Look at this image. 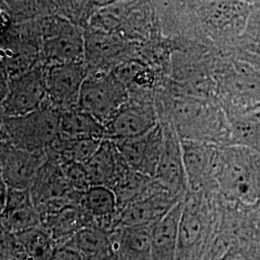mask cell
<instances>
[{
	"label": "cell",
	"mask_w": 260,
	"mask_h": 260,
	"mask_svg": "<svg viewBox=\"0 0 260 260\" xmlns=\"http://www.w3.org/2000/svg\"><path fill=\"white\" fill-rule=\"evenodd\" d=\"M154 103L159 122L169 124L179 139L230 145V122L218 100L186 96L161 85Z\"/></svg>",
	"instance_id": "cell-1"
},
{
	"label": "cell",
	"mask_w": 260,
	"mask_h": 260,
	"mask_svg": "<svg viewBox=\"0 0 260 260\" xmlns=\"http://www.w3.org/2000/svg\"><path fill=\"white\" fill-rule=\"evenodd\" d=\"M217 100L228 118L260 112V70L247 61H217Z\"/></svg>",
	"instance_id": "cell-2"
},
{
	"label": "cell",
	"mask_w": 260,
	"mask_h": 260,
	"mask_svg": "<svg viewBox=\"0 0 260 260\" xmlns=\"http://www.w3.org/2000/svg\"><path fill=\"white\" fill-rule=\"evenodd\" d=\"M221 190L229 198L252 205L260 200V153L228 145L220 147L215 173Z\"/></svg>",
	"instance_id": "cell-3"
},
{
	"label": "cell",
	"mask_w": 260,
	"mask_h": 260,
	"mask_svg": "<svg viewBox=\"0 0 260 260\" xmlns=\"http://www.w3.org/2000/svg\"><path fill=\"white\" fill-rule=\"evenodd\" d=\"M61 112L46 102L37 110L4 118L0 142L32 152H46L60 135Z\"/></svg>",
	"instance_id": "cell-4"
},
{
	"label": "cell",
	"mask_w": 260,
	"mask_h": 260,
	"mask_svg": "<svg viewBox=\"0 0 260 260\" xmlns=\"http://www.w3.org/2000/svg\"><path fill=\"white\" fill-rule=\"evenodd\" d=\"M199 32L221 45L241 37L251 15L249 2H191Z\"/></svg>",
	"instance_id": "cell-5"
},
{
	"label": "cell",
	"mask_w": 260,
	"mask_h": 260,
	"mask_svg": "<svg viewBox=\"0 0 260 260\" xmlns=\"http://www.w3.org/2000/svg\"><path fill=\"white\" fill-rule=\"evenodd\" d=\"M43 67L84 61V30L59 17L39 19Z\"/></svg>",
	"instance_id": "cell-6"
},
{
	"label": "cell",
	"mask_w": 260,
	"mask_h": 260,
	"mask_svg": "<svg viewBox=\"0 0 260 260\" xmlns=\"http://www.w3.org/2000/svg\"><path fill=\"white\" fill-rule=\"evenodd\" d=\"M127 100L126 88L112 72H91L81 87L77 108L104 125Z\"/></svg>",
	"instance_id": "cell-7"
},
{
	"label": "cell",
	"mask_w": 260,
	"mask_h": 260,
	"mask_svg": "<svg viewBox=\"0 0 260 260\" xmlns=\"http://www.w3.org/2000/svg\"><path fill=\"white\" fill-rule=\"evenodd\" d=\"M139 45L119 35L88 27L84 29V63L89 73L113 72L138 58Z\"/></svg>",
	"instance_id": "cell-8"
},
{
	"label": "cell",
	"mask_w": 260,
	"mask_h": 260,
	"mask_svg": "<svg viewBox=\"0 0 260 260\" xmlns=\"http://www.w3.org/2000/svg\"><path fill=\"white\" fill-rule=\"evenodd\" d=\"M184 198L169 192L152 178L147 189L138 199L118 211L116 217V230L121 228L151 225L164 217Z\"/></svg>",
	"instance_id": "cell-9"
},
{
	"label": "cell",
	"mask_w": 260,
	"mask_h": 260,
	"mask_svg": "<svg viewBox=\"0 0 260 260\" xmlns=\"http://www.w3.org/2000/svg\"><path fill=\"white\" fill-rule=\"evenodd\" d=\"M47 102L46 68L39 66L10 79L8 93L1 104L4 118H13L35 111Z\"/></svg>",
	"instance_id": "cell-10"
},
{
	"label": "cell",
	"mask_w": 260,
	"mask_h": 260,
	"mask_svg": "<svg viewBox=\"0 0 260 260\" xmlns=\"http://www.w3.org/2000/svg\"><path fill=\"white\" fill-rule=\"evenodd\" d=\"M159 123L154 100L129 99L104 124L106 138L111 141L135 138L148 133Z\"/></svg>",
	"instance_id": "cell-11"
},
{
	"label": "cell",
	"mask_w": 260,
	"mask_h": 260,
	"mask_svg": "<svg viewBox=\"0 0 260 260\" xmlns=\"http://www.w3.org/2000/svg\"><path fill=\"white\" fill-rule=\"evenodd\" d=\"M45 68L47 103L61 113L77 108L81 87L89 74L84 61Z\"/></svg>",
	"instance_id": "cell-12"
},
{
	"label": "cell",
	"mask_w": 260,
	"mask_h": 260,
	"mask_svg": "<svg viewBox=\"0 0 260 260\" xmlns=\"http://www.w3.org/2000/svg\"><path fill=\"white\" fill-rule=\"evenodd\" d=\"M46 152H32L0 142V169L8 189L30 190L47 161Z\"/></svg>",
	"instance_id": "cell-13"
},
{
	"label": "cell",
	"mask_w": 260,
	"mask_h": 260,
	"mask_svg": "<svg viewBox=\"0 0 260 260\" xmlns=\"http://www.w3.org/2000/svg\"><path fill=\"white\" fill-rule=\"evenodd\" d=\"M160 123L163 128V149L153 179L174 195L184 198L188 185L180 139L169 124Z\"/></svg>",
	"instance_id": "cell-14"
},
{
	"label": "cell",
	"mask_w": 260,
	"mask_h": 260,
	"mask_svg": "<svg viewBox=\"0 0 260 260\" xmlns=\"http://www.w3.org/2000/svg\"><path fill=\"white\" fill-rule=\"evenodd\" d=\"M114 143L131 170L153 178L163 149V128L160 122L144 135Z\"/></svg>",
	"instance_id": "cell-15"
},
{
	"label": "cell",
	"mask_w": 260,
	"mask_h": 260,
	"mask_svg": "<svg viewBox=\"0 0 260 260\" xmlns=\"http://www.w3.org/2000/svg\"><path fill=\"white\" fill-rule=\"evenodd\" d=\"M188 189L198 191L213 177L220 146L211 143L180 140Z\"/></svg>",
	"instance_id": "cell-16"
},
{
	"label": "cell",
	"mask_w": 260,
	"mask_h": 260,
	"mask_svg": "<svg viewBox=\"0 0 260 260\" xmlns=\"http://www.w3.org/2000/svg\"><path fill=\"white\" fill-rule=\"evenodd\" d=\"M92 186L112 189L119 177L128 169L117 145L111 140H103L96 152L85 165Z\"/></svg>",
	"instance_id": "cell-17"
},
{
	"label": "cell",
	"mask_w": 260,
	"mask_h": 260,
	"mask_svg": "<svg viewBox=\"0 0 260 260\" xmlns=\"http://www.w3.org/2000/svg\"><path fill=\"white\" fill-rule=\"evenodd\" d=\"M0 223L14 235L41 225V218L30 190L8 189L6 204L0 214Z\"/></svg>",
	"instance_id": "cell-18"
},
{
	"label": "cell",
	"mask_w": 260,
	"mask_h": 260,
	"mask_svg": "<svg viewBox=\"0 0 260 260\" xmlns=\"http://www.w3.org/2000/svg\"><path fill=\"white\" fill-rule=\"evenodd\" d=\"M184 199L175 205L151 228L150 260H175L177 250L178 226Z\"/></svg>",
	"instance_id": "cell-19"
},
{
	"label": "cell",
	"mask_w": 260,
	"mask_h": 260,
	"mask_svg": "<svg viewBox=\"0 0 260 260\" xmlns=\"http://www.w3.org/2000/svg\"><path fill=\"white\" fill-rule=\"evenodd\" d=\"M151 225L117 229L111 233L116 257L122 260H150Z\"/></svg>",
	"instance_id": "cell-20"
},
{
	"label": "cell",
	"mask_w": 260,
	"mask_h": 260,
	"mask_svg": "<svg viewBox=\"0 0 260 260\" xmlns=\"http://www.w3.org/2000/svg\"><path fill=\"white\" fill-rule=\"evenodd\" d=\"M62 245L74 250L82 260H111L116 256L111 233L93 226L84 228Z\"/></svg>",
	"instance_id": "cell-21"
},
{
	"label": "cell",
	"mask_w": 260,
	"mask_h": 260,
	"mask_svg": "<svg viewBox=\"0 0 260 260\" xmlns=\"http://www.w3.org/2000/svg\"><path fill=\"white\" fill-rule=\"evenodd\" d=\"M41 225L50 234L57 246L62 245L84 228L90 221L79 205L68 206L41 219Z\"/></svg>",
	"instance_id": "cell-22"
},
{
	"label": "cell",
	"mask_w": 260,
	"mask_h": 260,
	"mask_svg": "<svg viewBox=\"0 0 260 260\" xmlns=\"http://www.w3.org/2000/svg\"><path fill=\"white\" fill-rule=\"evenodd\" d=\"M59 131L61 136L67 138L94 140L106 138L105 127L103 123L78 108L61 113Z\"/></svg>",
	"instance_id": "cell-23"
},
{
	"label": "cell",
	"mask_w": 260,
	"mask_h": 260,
	"mask_svg": "<svg viewBox=\"0 0 260 260\" xmlns=\"http://www.w3.org/2000/svg\"><path fill=\"white\" fill-rule=\"evenodd\" d=\"M25 260H50L57 244L42 226L16 235Z\"/></svg>",
	"instance_id": "cell-24"
},
{
	"label": "cell",
	"mask_w": 260,
	"mask_h": 260,
	"mask_svg": "<svg viewBox=\"0 0 260 260\" xmlns=\"http://www.w3.org/2000/svg\"><path fill=\"white\" fill-rule=\"evenodd\" d=\"M152 177L141 175L128 168L113 186L111 190L118 204V211L138 199L147 189Z\"/></svg>",
	"instance_id": "cell-25"
},
{
	"label": "cell",
	"mask_w": 260,
	"mask_h": 260,
	"mask_svg": "<svg viewBox=\"0 0 260 260\" xmlns=\"http://www.w3.org/2000/svg\"><path fill=\"white\" fill-rule=\"evenodd\" d=\"M13 25L55 15V1H5Z\"/></svg>",
	"instance_id": "cell-26"
},
{
	"label": "cell",
	"mask_w": 260,
	"mask_h": 260,
	"mask_svg": "<svg viewBox=\"0 0 260 260\" xmlns=\"http://www.w3.org/2000/svg\"><path fill=\"white\" fill-rule=\"evenodd\" d=\"M106 1H55L56 16L78 27H88L93 14Z\"/></svg>",
	"instance_id": "cell-27"
},
{
	"label": "cell",
	"mask_w": 260,
	"mask_h": 260,
	"mask_svg": "<svg viewBox=\"0 0 260 260\" xmlns=\"http://www.w3.org/2000/svg\"><path fill=\"white\" fill-rule=\"evenodd\" d=\"M60 169L66 183L75 193L83 194L84 192L92 187L89 175L82 164L75 162H64L60 163Z\"/></svg>",
	"instance_id": "cell-28"
},
{
	"label": "cell",
	"mask_w": 260,
	"mask_h": 260,
	"mask_svg": "<svg viewBox=\"0 0 260 260\" xmlns=\"http://www.w3.org/2000/svg\"><path fill=\"white\" fill-rule=\"evenodd\" d=\"M13 27V20L8 10L6 8L5 2L0 4V40L5 37Z\"/></svg>",
	"instance_id": "cell-29"
},
{
	"label": "cell",
	"mask_w": 260,
	"mask_h": 260,
	"mask_svg": "<svg viewBox=\"0 0 260 260\" xmlns=\"http://www.w3.org/2000/svg\"><path fill=\"white\" fill-rule=\"evenodd\" d=\"M50 260H82L81 257L74 250L66 247L64 245H59L56 247Z\"/></svg>",
	"instance_id": "cell-30"
},
{
	"label": "cell",
	"mask_w": 260,
	"mask_h": 260,
	"mask_svg": "<svg viewBox=\"0 0 260 260\" xmlns=\"http://www.w3.org/2000/svg\"><path fill=\"white\" fill-rule=\"evenodd\" d=\"M9 82L10 78L7 72L0 62V106L8 93Z\"/></svg>",
	"instance_id": "cell-31"
},
{
	"label": "cell",
	"mask_w": 260,
	"mask_h": 260,
	"mask_svg": "<svg viewBox=\"0 0 260 260\" xmlns=\"http://www.w3.org/2000/svg\"><path fill=\"white\" fill-rule=\"evenodd\" d=\"M7 193H8V187L3 179L2 174H1V169H0V214L2 213L5 204H6Z\"/></svg>",
	"instance_id": "cell-32"
},
{
	"label": "cell",
	"mask_w": 260,
	"mask_h": 260,
	"mask_svg": "<svg viewBox=\"0 0 260 260\" xmlns=\"http://www.w3.org/2000/svg\"><path fill=\"white\" fill-rule=\"evenodd\" d=\"M3 121H4V116H3V113L1 111V106H0V137H1V130H2Z\"/></svg>",
	"instance_id": "cell-33"
},
{
	"label": "cell",
	"mask_w": 260,
	"mask_h": 260,
	"mask_svg": "<svg viewBox=\"0 0 260 260\" xmlns=\"http://www.w3.org/2000/svg\"><path fill=\"white\" fill-rule=\"evenodd\" d=\"M111 260H122V259H120V258H118V257H116V256H115V257H114V258H112Z\"/></svg>",
	"instance_id": "cell-34"
}]
</instances>
